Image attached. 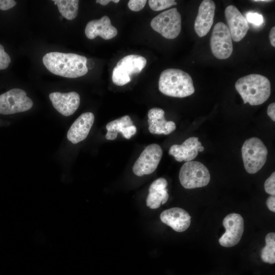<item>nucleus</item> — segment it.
I'll return each instance as SVG.
<instances>
[{
	"mask_svg": "<svg viewBox=\"0 0 275 275\" xmlns=\"http://www.w3.org/2000/svg\"><path fill=\"white\" fill-rule=\"evenodd\" d=\"M42 62L50 72L67 78L80 77L88 71L87 59L75 53L50 52L44 56Z\"/></svg>",
	"mask_w": 275,
	"mask_h": 275,
	"instance_id": "f257e3e1",
	"label": "nucleus"
},
{
	"mask_svg": "<svg viewBox=\"0 0 275 275\" xmlns=\"http://www.w3.org/2000/svg\"><path fill=\"white\" fill-rule=\"evenodd\" d=\"M235 89L244 104L251 105L263 103L270 95V82L265 76L251 74L239 78L235 85Z\"/></svg>",
	"mask_w": 275,
	"mask_h": 275,
	"instance_id": "f03ea898",
	"label": "nucleus"
},
{
	"mask_svg": "<svg viewBox=\"0 0 275 275\" xmlns=\"http://www.w3.org/2000/svg\"><path fill=\"white\" fill-rule=\"evenodd\" d=\"M158 88L162 94L178 98L190 96L195 91L190 75L182 70L174 68L162 71L158 81Z\"/></svg>",
	"mask_w": 275,
	"mask_h": 275,
	"instance_id": "7ed1b4c3",
	"label": "nucleus"
},
{
	"mask_svg": "<svg viewBox=\"0 0 275 275\" xmlns=\"http://www.w3.org/2000/svg\"><path fill=\"white\" fill-rule=\"evenodd\" d=\"M241 154L246 171L249 174H255L265 164L268 150L260 139L253 137L244 141Z\"/></svg>",
	"mask_w": 275,
	"mask_h": 275,
	"instance_id": "20e7f679",
	"label": "nucleus"
},
{
	"mask_svg": "<svg viewBox=\"0 0 275 275\" xmlns=\"http://www.w3.org/2000/svg\"><path fill=\"white\" fill-rule=\"evenodd\" d=\"M179 178L182 186L193 189L206 186L210 180L209 170L197 161L185 162L180 168Z\"/></svg>",
	"mask_w": 275,
	"mask_h": 275,
	"instance_id": "39448f33",
	"label": "nucleus"
},
{
	"mask_svg": "<svg viewBox=\"0 0 275 275\" xmlns=\"http://www.w3.org/2000/svg\"><path fill=\"white\" fill-rule=\"evenodd\" d=\"M150 25L165 38L173 39L181 30V17L176 8L166 10L153 18Z\"/></svg>",
	"mask_w": 275,
	"mask_h": 275,
	"instance_id": "423d86ee",
	"label": "nucleus"
},
{
	"mask_svg": "<svg viewBox=\"0 0 275 275\" xmlns=\"http://www.w3.org/2000/svg\"><path fill=\"white\" fill-rule=\"evenodd\" d=\"M33 105L32 100L21 89L14 88L0 95V114L2 115L25 112Z\"/></svg>",
	"mask_w": 275,
	"mask_h": 275,
	"instance_id": "0eeeda50",
	"label": "nucleus"
},
{
	"mask_svg": "<svg viewBox=\"0 0 275 275\" xmlns=\"http://www.w3.org/2000/svg\"><path fill=\"white\" fill-rule=\"evenodd\" d=\"M212 54L218 59H227L233 51L232 38L228 26L222 22L214 25L210 38Z\"/></svg>",
	"mask_w": 275,
	"mask_h": 275,
	"instance_id": "6e6552de",
	"label": "nucleus"
},
{
	"mask_svg": "<svg viewBox=\"0 0 275 275\" xmlns=\"http://www.w3.org/2000/svg\"><path fill=\"white\" fill-rule=\"evenodd\" d=\"M162 156L161 147L157 144L147 146L134 162L132 171L138 176L149 175L157 168Z\"/></svg>",
	"mask_w": 275,
	"mask_h": 275,
	"instance_id": "1a4fd4ad",
	"label": "nucleus"
},
{
	"mask_svg": "<svg viewBox=\"0 0 275 275\" xmlns=\"http://www.w3.org/2000/svg\"><path fill=\"white\" fill-rule=\"evenodd\" d=\"M225 233L219 239V244L226 248L232 247L239 243L244 231V220L239 214L231 213L223 219Z\"/></svg>",
	"mask_w": 275,
	"mask_h": 275,
	"instance_id": "9d476101",
	"label": "nucleus"
},
{
	"mask_svg": "<svg viewBox=\"0 0 275 275\" xmlns=\"http://www.w3.org/2000/svg\"><path fill=\"white\" fill-rule=\"evenodd\" d=\"M225 15L232 39L235 42L241 41L250 28L246 18L233 5L226 7Z\"/></svg>",
	"mask_w": 275,
	"mask_h": 275,
	"instance_id": "9b49d317",
	"label": "nucleus"
},
{
	"mask_svg": "<svg viewBox=\"0 0 275 275\" xmlns=\"http://www.w3.org/2000/svg\"><path fill=\"white\" fill-rule=\"evenodd\" d=\"M49 97L54 108L64 116L73 114L80 104V96L76 92H52Z\"/></svg>",
	"mask_w": 275,
	"mask_h": 275,
	"instance_id": "f8f14e48",
	"label": "nucleus"
},
{
	"mask_svg": "<svg viewBox=\"0 0 275 275\" xmlns=\"http://www.w3.org/2000/svg\"><path fill=\"white\" fill-rule=\"evenodd\" d=\"M204 150L201 143L197 137H190L185 140L181 145H173L169 151V154L174 157L179 162L192 161L198 154L199 152Z\"/></svg>",
	"mask_w": 275,
	"mask_h": 275,
	"instance_id": "ddd939ff",
	"label": "nucleus"
},
{
	"mask_svg": "<svg viewBox=\"0 0 275 275\" xmlns=\"http://www.w3.org/2000/svg\"><path fill=\"white\" fill-rule=\"evenodd\" d=\"M215 5L211 0H204L201 3L196 18L194 29L200 37L207 35L212 25Z\"/></svg>",
	"mask_w": 275,
	"mask_h": 275,
	"instance_id": "4468645a",
	"label": "nucleus"
},
{
	"mask_svg": "<svg viewBox=\"0 0 275 275\" xmlns=\"http://www.w3.org/2000/svg\"><path fill=\"white\" fill-rule=\"evenodd\" d=\"M85 33L89 39H93L99 36L104 40H109L117 36L118 31L112 25L109 18L104 15L99 19L89 21Z\"/></svg>",
	"mask_w": 275,
	"mask_h": 275,
	"instance_id": "2eb2a0df",
	"label": "nucleus"
},
{
	"mask_svg": "<svg viewBox=\"0 0 275 275\" xmlns=\"http://www.w3.org/2000/svg\"><path fill=\"white\" fill-rule=\"evenodd\" d=\"M160 218L162 223L178 232L187 230L191 222V217L188 213L179 207H173L163 211Z\"/></svg>",
	"mask_w": 275,
	"mask_h": 275,
	"instance_id": "dca6fc26",
	"label": "nucleus"
},
{
	"mask_svg": "<svg viewBox=\"0 0 275 275\" xmlns=\"http://www.w3.org/2000/svg\"><path fill=\"white\" fill-rule=\"evenodd\" d=\"M94 121L91 112L81 114L71 125L67 134V139L73 144L84 140L88 136Z\"/></svg>",
	"mask_w": 275,
	"mask_h": 275,
	"instance_id": "f3484780",
	"label": "nucleus"
},
{
	"mask_svg": "<svg viewBox=\"0 0 275 275\" xmlns=\"http://www.w3.org/2000/svg\"><path fill=\"white\" fill-rule=\"evenodd\" d=\"M148 117L149 131L152 134L168 135L176 129L175 122L165 119L164 112L161 108H151L148 111Z\"/></svg>",
	"mask_w": 275,
	"mask_h": 275,
	"instance_id": "a211bd4d",
	"label": "nucleus"
},
{
	"mask_svg": "<svg viewBox=\"0 0 275 275\" xmlns=\"http://www.w3.org/2000/svg\"><path fill=\"white\" fill-rule=\"evenodd\" d=\"M168 182L164 178L154 180L150 185L149 194L146 199V205L151 209H157L161 204L166 203L169 198L166 188Z\"/></svg>",
	"mask_w": 275,
	"mask_h": 275,
	"instance_id": "6ab92c4d",
	"label": "nucleus"
},
{
	"mask_svg": "<svg viewBox=\"0 0 275 275\" xmlns=\"http://www.w3.org/2000/svg\"><path fill=\"white\" fill-rule=\"evenodd\" d=\"M147 63L146 59L143 56L137 54L126 56L117 63L116 66L130 76L141 72Z\"/></svg>",
	"mask_w": 275,
	"mask_h": 275,
	"instance_id": "aec40b11",
	"label": "nucleus"
},
{
	"mask_svg": "<svg viewBox=\"0 0 275 275\" xmlns=\"http://www.w3.org/2000/svg\"><path fill=\"white\" fill-rule=\"evenodd\" d=\"M57 5L62 16L68 20H73L77 16L78 11V0L52 1Z\"/></svg>",
	"mask_w": 275,
	"mask_h": 275,
	"instance_id": "412c9836",
	"label": "nucleus"
},
{
	"mask_svg": "<svg viewBox=\"0 0 275 275\" xmlns=\"http://www.w3.org/2000/svg\"><path fill=\"white\" fill-rule=\"evenodd\" d=\"M265 246L261 252V258L264 262L275 263V233L270 232L265 237Z\"/></svg>",
	"mask_w": 275,
	"mask_h": 275,
	"instance_id": "4be33fe9",
	"label": "nucleus"
},
{
	"mask_svg": "<svg viewBox=\"0 0 275 275\" xmlns=\"http://www.w3.org/2000/svg\"><path fill=\"white\" fill-rule=\"evenodd\" d=\"M133 125V123L128 115L124 116L119 119L108 122L106 125L107 132L123 133L125 128Z\"/></svg>",
	"mask_w": 275,
	"mask_h": 275,
	"instance_id": "5701e85b",
	"label": "nucleus"
},
{
	"mask_svg": "<svg viewBox=\"0 0 275 275\" xmlns=\"http://www.w3.org/2000/svg\"><path fill=\"white\" fill-rule=\"evenodd\" d=\"M112 80L116 85L122 86L130 81L131 79L129 75L116 66L113 70Z\"/></svg>",
	"mask_w": 275,
	"mask_h": 275,
	"instance_id": "b1692460",
	"label": "nucleus"
},
{
	"mask_svg": "<svg viewBox=\"0 0 275 275\" xmlns=\"http://www.w3.org/2000/svg\"><path fill=\"white\" fill-rule=\"evenodd\" d=\"M148 4L152 10L158 11L176 5L177 3L174 0H149Z\"/></svg>",
	"mask_w": 275,
	"mask_h": 275,
	"instance_id": "393cba45",
	"label": "nucleus"
},
{
	"mask_svg": "<svg viewBox=\"0 0 275 275\" xmlns=\"http://www.w3.org/2000/svg\"><path fill=\"white\" fill-rule=\"evenodd\" d=\"M264 189L271 196L275 195V173L273 172L264 183Z\"/></svg>",
	"mask_w": 275,
	"mask_h": 275,
	"instance_id": "a878e982",
	"label": "nucleus"
},
{
	"mask_svg": "<svg viewBox=\"0 0 275 275\" xmlns=\"http://www.w3.org/2000/svg\"><path fill=\"white\" fill-rule=\"evenodd\" d=\"M11 62V58L5 51L4 46L0 44V70L7 69Z\"/></svg>",
	"mask_w": 275,
	"mask_h": 275,
	"instance_id": "bb28decb",
	"label": "nucleus"
},
{
	"mask_svg": "<svg viewBox=\"0 0 275 275\" xmlns=\"http://www.w3.org/2000/svg\"><path fill=\"white\" fill-rule=\"evenodd\" d=\"M246 19L247 21L257 26L261 25L264 21L262 16L257 13H248Z\"/></svg>",
	"mask_w": 275,
	"mask_h": 275,
	"instance_id": "cd10ccee",
	"label": "nucleus"
},
{
	"mask_svg": "<svg viewBox=\"0 0 275 275\" xmlns=\"http://www.w3.org/2000/svg\"><path fill=\"white\" fill-rule=\"evenodd\" d=\"M146 0H130L128 3V7L131 11L137 12L144 8Z\"/></svg>",
	"mask_w": 275,
	"mask_h": 275,
	"instance_id": "c85d7f7f",
	"label": "nucleus"
},
{
	"mask_svg": "<svg viewBox=\"0 0 275 275\" xmlns=\"http://www.w3.org/2000/svg\"><path fill=\"white\" fill-rule=\"evenodd\" d=\"M16 5L13 0H0V10L5 11L10 9Z\"/></svg>",
	"mask_w": 275,
	"mask_h": 275,
	"instance_id": "c756f323",
	"label": "nucleus"
},
{
	"mask_svg": "<svg viewBox=\"0 0 275 275\" xmlns=\"http://www.w3.org/2000/svg\"><path fill=\"white\" fill-rule=\"evenodd\" d=\"M136 132V128L133 125L132 126L126 127L122 134L125 139H130L132 135H133L135 134Z\"/></svg>",
	"mask_w": 275,
	"mask_h": 275,
	"instance_id": "7c9ffc66",
	"label": "nucleus"
},
{
	"mask_svg": "<svg viewBox=\"0 0 275 275\" xmlns=\"http://www.w3.org/2000/svg\"><path fill=\"white\" fill-rule=\"evenodd\" d=\"M266 205L268 208L272 212H275V197L274 196H270L266 200Z\"/></svg>",
	"mask_w": 275,
	"mask_h": 275,
	"instance_id": "2f4dec72",
	"label": "nucleus"
},
{
	"mask_svg": "<svg viewBox=\"0 0 275 275\" xmlns=\"http://www.w3.org/2000/svg\"><path fill=\"white\" fill-rule=\"evenodd\" d=\"M275 103H270L267 107V113L268 116L273 121H275Z\"/></svg>",
	"mask_w": 275,
	"mask_h": 275,
	"instance_id": "473e14b6",
	"label": "nucleus"
},
{
	"mask_svg": "<svg viewBox=\"0 0 275 275\" xmlns=\"http://www.w3.org/2000/svg\"><path fill=\"white\" fill-rule=\"evenodd\" d=\"M269 40L271 45L275 46V27H272L269 32Z\"/></svg>",
	"mask_w": 275,
	"mask_h": 275,
	"instance_id": "72a5a7b5",
	"label": "nucleus"
},
{
	"mask_svg": "<svg viewBox=\"0 0 275 275\" xmlns=\"http://www.w3.org/2000/svg\"><path fill=\"white\" fill-rule=\"evenodd\" d=\"M111 1L109 0H97L96 1V3H99L102 6L107 5Z\"/></svg>",
	"mask_w": 275,
	"mask_h": 275,
	"instance_id": "f704fd0d",
	"label": "nucleus"
},
{
	"mask_svg": "<svg viewBox=\"0 0 275 275\" xmlns=\"http://www.w3.org/2000/svg\"><path fill=\"white\" fill-rule=\"evenodd\" d=\"M272 1H268V0H256V1H253V2H262V3H268L272 2Z\"/></svg>",
	"mask_w": 275,
	"mask_h": 275,
	"instance_id": "c9c22d12",
	"label": "nucleus"
},
{
	"mask_svg": "<svg viewBox=\"0 0 275 275\" xmlns=\"http://www.w3.org/2000/svg\"><path fill=\"white\" fill-rule=\"evenodd\" d=\"M112 1L115 3H118L119 2V0H112Z\"/></svg>",
	"mask_w": 275,
	"mask_h": 275,
	"instance_id": "e433bc0d",
	"label": "nucleus"
}]
</instances>
